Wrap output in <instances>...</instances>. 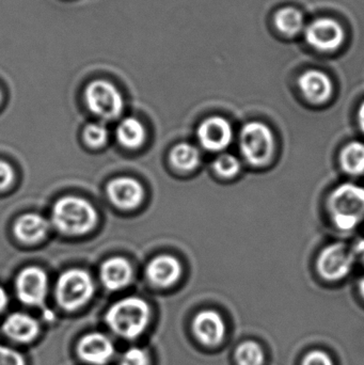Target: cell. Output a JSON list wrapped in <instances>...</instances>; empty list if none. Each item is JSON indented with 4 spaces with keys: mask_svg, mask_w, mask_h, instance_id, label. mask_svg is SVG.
Here are the masks:
<instances>
[{
    "mask_svg": "<svg viewBox=\"0 0 364 365\" xmlns=\"http://www.w3.org/2000/svg\"><path fill=\"white\" fill-rule=\"evenodd\" d=\"M213 168L219 177L231 179L241 173V160L233 154L224 153L216 158Z\"/></svg>",
    "mask_w": 364,
    "mask_h": 365,
    "instance_id": "cb8c5ba5",
    "label": "cell"
},
{
    "mask_svg": "<svg viewBox=\"0 0 364 365\" xmlns=\"http://www.w3.org/2000/svg\"><path fill=\"white\" fill-rule=\"evenodd\" d=\"M339 162L346 175L352 177L364 175V143L354 140L344 145L340 152Z\"/></svg>",
    "mask_w": 364,
    "mask_h": 365,
    "instance_id": "d6986e66",
    "label": "cell"
},
{
    "mask_svg": "<svg viewBox=\"0 0 364 365\" xmlns=\"http://www.w3.org/2000/svg\"><path fill=\"white\" fill-rule=\"evenodd\" d=\"M14 180V173L12 167L8 163L0 160V190H4L12 184Z\"/></svg>",
    "mask_w": 364,
    "mask_h": 365,
    "instance_id": "f1b7e54d",
    "label": "cell"
},
{
    "mask_svg": "<svg viewBox=\"0 0 364 365\" xmlns=\"http://www.w3.org/2000/svg\"><path fill=\"white\" fill-rule=\"evenodd\" d=\"M303 365H333V360L322 351H313L303 359Z\"/></svg>",
    "mask_w": 364,
    "mask_h": 365,
    "instance_id": "83f0119b",
    "label": "cell"
},
{
    "mask_svg": "<svg viewBox=\"0 0 364 365\" xmlns=\"http://www.w3.org/2000/svg\"><path fill=\"white\" fill-rule=\"evenodd\" d=\"M83 137H85V143L90 147H102L106 143L107 137H108V130L102 124H90V125L85 128Z\"/></svg>",
    "mask_w": 364,
    "mask_h": 365,
    "instance_id": "d4e9b609",
    "label": "cell"
},
{
    "mask_svg": "<svg viewBox=\"0 0 364 365\" xmlns=\"http://www.w3.org/2000/svg\"><path fill=\"white\" fill-rule=\"evenodd\" d=\"M356 255L344 242L325 247L316 259V270L327 281H339L348 277L354 267Z\"/></svg>",
    "mask_w": 364,
    "mask_h": 365,
    "instance_id": "8992f818",
    "label": "cell"
},
{
    "mask_svg": "<svg viewBox=\"0 0 364 365\" xmlns=\"http://www.w3.org/2000/svg\"><path fill=\"white\" fill-rule=\"evenodd\" d=\"M1 98H2V94H1V91H0V102H1Z\"/></svg>",
    "mask_w": 364,
    "mask_h": 365,
    "instance_id": "836d02e7",
    "label": "cell"
},
{
    "mask_svg": "<svg viewBox=\"0 0 364 365\" xmlns=\"http://www.w3.org/2000/svg\"><path fill=\"white\" fill-rule=\"evenodd\" d=\"M132 269L130 264L122 257H115L105 262L100 268L103 284L110 291H118L130 284Z\"/></svg>",
    "mask_w": 364,
    "mask_h": 365,
    "instance_id": "e0dca14e",
    "label": "cell"
},
{
    "mask_svg": "<svg viewBox=\"0 0 364 365\" xmlns=\"http://www.w3.org/2000/svg\"><path fill=\"white\" fill-rule=\"evenodd\" d=\"M15 287L17 297L23 304L27 306H40L46 297V274L40 268H26L17 277Z\"/></svg>",
    "mask_w": 364,
    "mask_h": 365,
    "instance_id": "30bf717a",
    "label": "cell"
},
{
    "mask_svg": "<svg viewBox=\"0 0 364 365\" xmlns=\"http://www.w3.org/2000/svg\"><path fill=\"white\" fill-rule=\"evenodd\" d=\"M239 145L244 160L250 166L261 168L271 162L275 153V135L263 122H248L239 132Z\"/></svg>",
    "mask_w": 364,
    "mask_h": 365,
    "instance_id": "277c9868",
    "label": "cell"
},
{
    "mask_svg": "<svg viewBox=\"0 0 364 365\" xmlns=\"http://www.w3.org/2000/svg\"><path fill=\"white\" fill-rule=\"evenodd\" d=\"M118 139L123 147L128 149H137L142 145L145 138V128L134 118L123 120L118 126Z\"/></svg>",
    "mask_w": 364,
    "mask_h": 365,
    "instance_id": "ffe728a7",
    "label": "cell"
},
{
    "mask_svg": "<svg viewBox=\"0 0 364 365\" xmlns=\"http://www.w3.org/2000/svg\"><path fill=\"white\" fill-rule=\"evenodd\" d=\"M85 98L90 110L102 119H115L123 110L122 94L109 81H92L85 89Z\"/></svg>",
    "mask_w": 364,
    "mask_h": 365,
    "instance_id": "52a82bcc",
    "label": "cell"
},
{
    "mask_svg": "<svg viewBox=\"0 0 364 365\" xmlns=\"http://www.w3.org/2000/svg\"><path fill=\"white\" fill-rule=\"evenodd\" d=\"M2 331L15 342L29 343L38 336L40 326L33 317L17 312L6 317Z\"/></svg>",
    "mask_w": 364,
    "mask_h": 365,
    "instance_id": "2e32d148",
    "label": "cell"
},
{
    "mask_svg": "<svg viewBox=\"0 0 364 365\" xmlns=\"http://www.w3.org/2000/svg\"><path fill=\"white\" fill-rule=\"evenodd\" d=\"M307 42L323 53H333L345 41V31L337 21L328 17L316 19L306 29Z\"/></svg>",
    "mask_w": 364,
    "mask_h": 365,
    "instance_id": "ba28073f",
    "label": "cell"
},
{
    "mask_svg": "<svg viewBox=\"0 0 364 365\" xmlns=\"http://www.w3.org/2000/svg\"><path fill=\"white\" fill-rule=\"evenodd\" d=\"M51 221L61 233L83 235L93 229L98 222V212L85 200L66 197L53 206Z\"/></svg>",
    "mask_w": 364,
    "mask_h": 365,
    "instance_id": "3957f363",
    "label": "cell"
},
{
    "mask_svg": "<svg viewBox=\"0 0 364 365\" xmlns=\"http://www.w3.org/2000/svg\"><path fill=\"white\" fill-rule=\"evenodd\" d=\"M235 360L237 365H263L265 360L264 351L258 343L246 341L237 347Z\"/></svg>",
    "mask_w": 364,
    "mask_h": 365,
    "instance_id": "603a6c76",
    "label": "cell"
},
{
    "mask_svg": "<svg viewBox=\"0 0 364 365\" xmlns=\"http://www.w3.org/2000/svg\"><path fill=\"white\" fill-rule=\"evenodd\" d=\"M8 295H6V292L0 287V313L6 308L8 306Z\"/></svg>",
    "mask_w": 364,
    "mask_h": 365,
    "instance_id": "4dcf8cb0",
    "label": "cell"
},
{
    "mask_svg": "<svg viewBox=\"0 0 364 365\" xmlns=\"http://www.w3.org/2000/svg\"><path fill=\"white\" fill-rule=\"evenodd\" d=\"M331 222L340 231L357 229L364 220V187L356 182H342L327 200Z\"/></svg>",
    "mask_w": 364,
    "mask_h": 365,
    "instance_id": "6da1fadb",
    "label": "cell"
},
{
    "mask_svg": "<svg viewBox=\"0 0 364 365\" xmlns=\"http://www.w3.org/2000/svg\"><path fill=\"white\" fill-rule=\"evenodd\" d=\"M0 365H25V360L19 351L0 345Z\"/></svg>",
    "mask_w": 364,
    "mask_h": 365,
    "instance_id": "4316f807",
    "label": "cell"
},
{
    "mask_svg": "<svg viewBox=\"0 0 364 365\" xmlns=\"http://www.w3.org/2000/svg\"><path fill=\"white\" fill-rule=\"evenodd\" d=\"M277 29L286 36H295L301 34L305 26L303 14L294 8H284L275 15Z\"/></svg>",
    "mask_w": 364,
    "mask_h": 365,
    "instance_id": "44dd1931",
    "label": "cell"
},
{
    "mask_svg": "<svg viewBox=\"0 0 364 365\" xmlns=\"http://www.w3.org/2000/svg\"><path fill=\"white\" fill-rule=\"evenodd\" d=\"M192 331L204 346H218L226 336V323L219 313L205 310L198 313L192 322Z\"/></svg>",
    "mask_w": 364,
    "mask_h": 365,
    "instance_id": "8fae6325",
    "label": "cell"
},
{
    "mask_svg": "<svg viewBox=\"0 0 364 365\" xmlns=\"http://www.w3.org/2000/svg\"><path fill=\"white\" fill-rule=\"evenodd\" d=\"M151 317L149 304L138 297L115 302L106 313V324L118 336L128 340L138 338L147 329Z\"/></svg>",
    "mask_w": 364,
    "mask_h": 365,
    "instance_id": "7a4b0ae2",
    "label": "cell"
},
{
    "mask_svg": "<svg viewBox=\"0 0 364 365\" xmlns=\"http://www.w3.org/2000/svg\"><path fill=\"white\" fill-rule=\"evenodd\" d=\"M353 250H354L356 257H358V259L364 264V237L360 238V240L356 242Z\"/></svg>",
    "mask_w": 364,
    "mask_h": 365,
    "instance_id": "f546056e",
    "label": "cell"
},
{
    "mask_svg": "<svg viewBox=\"0 0 364 365\" xmlns=\"http://www.w3.org/2000/svg\"><path fill=\"white\" fill-rule=\"evenodd\" d=\"M358 289L359 292H360L361 296H363L364 299V276L360 279V281H359Z\"/></svg>",
    "mask_w": 364,
    "mask_h": 365,
    "instance_id": "d6a6232c",
    "label": "cell"
},
{
    "mask_svg": "<svg viewBox=\"0 0 364 365\" xmlns=\"http://www.w3.org/2000/svg\"><path fill=\"white\" fill-rule=\"evenodd\" d=\"M181 274V264L171 255L155 257L147 268V278L156 287H171L179 280Z\"/></svg>",
    "mask_w": 364,
    "mask_h": 365,
    "instance_id": "9a60e30c",
    "label": "cell"
},
{
    "mask_svg": "<svg viewBox=\"0 0 364 365\" xmlns=\"http://www.w3.org/2000/svg\"><path fill=\"white\" fill-rule=\"evenodd\" d=\"M48 227V222L40 215L26 214L15 222L14 233L21 242L34 244L46 236Z\"/></svg>",
    "mask_w": 364,
    "mask_h": 365,
    "instance_id": "ac0fdd59",
    "label": "cell"
},
{
    "mask_svg": "<svg viewBox=\"0 0 364 365\" xmlns=\"http://www.w3.org/2000/svg\"><path fill=\"white\" fill-rule=\"evenodd\" d=\"M357 121H358L359 128H360L364 134V101L360 107H359L358 113H357Z\"/></svg>",
    "mask_w": 364,
    "mask_h": 365,
    "instance_id": "1f68e13d",
    "label": "cell"
},
{
    "mask_svg": "<svg viewBox=\"0 0 364 365\" xmlns=\"http://www.w3.org/2000/svg\"><path fill=\"white\" fill-rule=\"evenodd\" d=\"M298 87L308 102L321 105L326 103L333 94V81L326 73L309 70L298 78Z\"/></svg>",
    "mask_w": 364,
    "mask_h": 365,
    "instance_id": "4fadbf2b",
    "label": "cell"
},
{
    "mask_svg": "<svg viewBox=\"0 0 364 365\" xmlns=\"http://www.w3.org/2000/svg\"><path fill=\"white\" fill-rule=\"evenodd\" d=\"M107 193L109 199L122 210H132L142 201L143 189L136 180L130 178H118L108 184Z\"/></svg>",
    "mask_w": 364,
    "mask_h": 365,
    "instance_id": "5bb4252c",
    "label": "cell"
},
{
    "mask_svg": "<svg viewBox=\"0 0 364 365\" xmlns=\"http://www.w3.org/2000/svg\"><path fill=\"white\" fill-rule=\"evenodd\" d=\"M170 160L175 168L190 171L200 163V153L194 145L181 143L171 151Z\"/></svg>",
    "mask_w": 364,
    "mask_h": 365,
    "instance_id": "7402d4cb",
    "label": "cell"
},
{
    "mask_svg": "<svg viewBox=\"0 0 364 365\" xmlns=\"http://www.w3.org/2000/svg\"><path fill=\"white\" fill-rule=\"evenodd\" d=\"M234 138L232 125L224 117L207 118L198 128V139L207 151L222 152L230 147Z\"/></svg>",
    "mask_w": 364,
    "mask_h": 365,
    "instance_id": "9c48e42d",
    "label": "cell"
},
{
    "mask_svg": "<svg viewBox=\"0 0 364 365\" xmlns=\"http://www.w3.org/2000/svg\"><path fill=\"white\" fill-rule=\"evenodd\" d=\"M94 284L85 270L71 269L60 276L56 287V298L63 310L75 311L91 299Z\"/></svg>",
    "mask_w": 364,
    "mask_h": 365,
    "instance_id": "5b68a950",
    "label": "cell"
},
{
    "mask_svg": "<svg viewBox=\"0 0 364 365\" xmlns=\"http://www.w3.org/2000/svg\"><path fill=\"white\" fill-rule=\"evenodd\" d=\"M119 365H150V357L143 349L132 347L123 354Z\"/></svg>",
    "mask_w": 364,
    "mask_h": 365,
    "instance_id": "484cf974",
    "label": "cell"
},
{
    "mask_svg": "<svg viewBox=\"0 0 364 365\" xmlns=\"http://www.w3.org/2000/svg\"><path fill=\"white\" fill-rule=\"evenodd\" d=\"M78 357L85 364L106 365L115 355L113 342L98 332L85 334L77 344Z\"/></svg>",
    "mask_w": 364,
    "mask_h": 365,
    "instance_id": "7c38bea8",
    "label": "cell"
}]
</instances>
